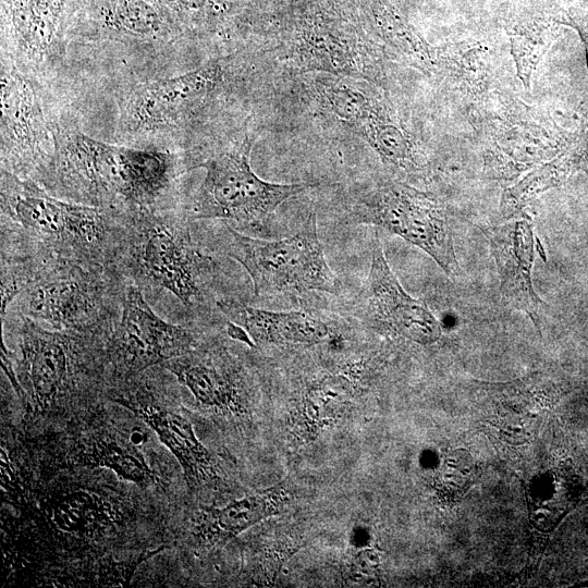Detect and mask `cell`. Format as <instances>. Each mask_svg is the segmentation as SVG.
<instances>
[{
  "label": "cell",
  "instance_id": "obj_14",
  "mask_svg": "<svg viewBox=\"0 0 588 588\" xmlns=\"http://www.w3.org/2000/svg\"><path fill=\"white\" fill-rule=\"evenodd\" d=\"M290 51L304 72L352 77H370L376 72L368 48L352 26L318 5L296 17Z\"/></svg>",
  "mask_w": 588,
  "mask_h": 588
},
{
  "label": "cell",
  "instance_id": "obj_24",
  "mask_svg": "<svg viewBox=\"0 0 588 588\" xmlns=\"http://www.w3.org/2000/svg\"><path fill=\"white\" fill-rule=\"evenodd\" d=\"M356 393L354 381L343 373H321L302 389L298 409L308 430H318L342 416Z\"/></svg>",
  "mask_w": 588,
  "mask_h": 588
},
{
  "label": "cell",
  "instance_id": "obj_12",
  "mask_svg": "<svg viewBox=\"0 0 588 588\" xmlns=\"http://www.w3.org/2000/svg\"><path fill=\"white\" fill-rule=\"evenodd\" d=\"M354 316L387 335L430 345L442 336V326L427 305L406 293L391 270L379 235L372 240L367 279L354 303Z\"/></svg>",
  "mask_w": 588,
  "mask_h": 588
},
{
  "label": "cell",
  "instance_id": "obj_29",
  "mask_svg": "<svg viewBox=\"0 0 588 588\" xmlns=\"http://www.w3.org/2000/svg\"><path fill=\"white\" fill-rule=\"evenodd\" d=\"M0 461L1 492L3 500L11 501L12 503L19 502L23 495L20 477L3 444L1 445Z\"/></svg>",
  "mask_w": 588,
  "mask_h": 588
},
{
  "label": "cell",
  "instance_id": "obj_8",
  "mask_svg": "<svg viewBox=\"0 0 588 588\" xmlns=\"http://www.w3.org/2000/svg\"><path fill=\"white\" fill-rule=\"evenodd\" d=\"M225 81L221 59L181 75L137 84L120 101V130L132 137L183 131L221 94Z\"/></svg>",
  "mask_w": 588,
  "mask_h": 588
},
{
  "label": "cell",
  "instance_id": "obj_2",
  "mask_svg": "<svg viewBox=\"0 0 588 588\" xmlns=\"http://www.w3.org/2000/svg\"><path fill=\"white\" fill-rule=\"evenodd\" d=\"M0 195L2 242L21 254L108 266L120 256L126 213L63 200L2 168Z\"/></svg>",
  "mask_w": 588,
  "mask_h": 588
},
{
  "label": "cell",
  "instance_id": "obj_5",
  "mask_svg": "<svg viewBox=\"0 0 588 588\" xmlns=\"http://www.w3.org/2000/svg\"><path fill=\"white\" fill-rule=\"evenodd\" d=\"M254 137L245 136L233 146L217 152L195 168L206 171L188 218L222 219L241 228H259L278 207L315 185L310 183H272L259 177L250 167Z\"/></svg>",
  "mask_w": 588,
  "mask_h": 588
},
{
  "label": "cell",
  "instance_id": "obj_28",
  "mask_svg": "<svg viewBox=\"0 0 588 588\" xmlns=\"http://www.w3.org/2000/svg\"><path fill=\"white\" fill-rule=\"evenodd\" d=\"M180 17L187 16H218L223 13L226 5L223 0H162Z\"/></svg>",
  "mask_w": 588,
  "mask_h": 588
},
{
  "label": "cell",
  "instance_id": "obj_15",
  "mask_svg": "<svg viewBox=\"0 0 588 588\" xmlns=\"http://www.w3.org/2000/svg\"><path fill=\"white\" fill-rule=\"evenodd\" d=\"M111 400L149 426L174 455L189 489L218 480L215 457L198 440L189 420L162 404L147 388L124 391Z\"/></svg>",
  "mask_w": 588,
  "mask_h": 588
},
{
  "label": "cell",
  "instance_id": "obj_27",
  "mask_svg": "<svg viewBox=\"0 0 588 588\" xmlns=\"http://www.w3.org/2000/svg\"><path fill=\"white\" fill-rule=\"evenodd\" d=\"M510 38L517 74L523 85L529 89L532 74L550 48L554 34L550 26L535 22L513 27Z\"/></svg>",
  "mask_w": 588,
  "mask_h": 588
},
{
  "label": "cell",
  "instance_id": "obj_32",
  "mask_svg": "<svg viewBox=\"0 0 588 588\" xmlns=\"http://www.w3.org/2000/svg\"><path fill=\"white\" fill-rule=\"evenodd\" d=\"M225 330H226V334L233 339V340H236L243 344H246L247 346L252 347V348H256L255 347V344L254 342L250 340L249 335L247 334V332L238 324H236L235 322H232L230 320L226 321L225 323Z\"/></svg>",
  "mask_w": 588,
  "mask_h": 588
},
{
  "label": "cell",
  "instance_id": "obj_16",
  "mask_svg": "<svg viewBox=\"0 0 588 588\" xmlns=\"http://www.w3.org/2000/svg\"><path fill=\"white\" fill-rule=\"evenodd\" d=\"M66 0H2L5 45L21 70L49 63L63 51Z\"/></svg>",
  "mask_w": 588,
  "mask_h": 588
},
{
  "label": "cell",
  "instance_id": "obj_9",
  "mask_svg": "<svg viewBox=\"0 0 588 588\" xmlns=\"http://www.w3.org/2000/svg\"><path fill=\"white\" fill-rule=\"evenodd\" d=\"M1 64V168L39 182L54 154L56 124L46 117L30 74L8 58Z\"/></svg>",
  "mask_w": 588,
  "mask_h": 588
},
{
  "label": "cell",
  "instance_id": "obj_19",
  "mask_svg": "<svg viewBox=\"0 0 588 588\" xmlns=\"http://www.w3.org/2000/svg\"><path fill=\"white\" fill-rule=\"evenodd\" d=\"M228 320L241 326L258 346H310L329 342L336 331L334 320L319 311H274L233 299L217 303Z\"/></svg>",
  "mask_w": 588,
  "mask_h": 588
},
{
  "label": "cell",
  "instance_id": "obj_30",
  "mask_svg": "<svg viewBox=\"0 0 588 588\" xmlns=\"http://www.w3.org/2000/svg\"><path fill=\"white\" fill-rule=\"evenodd\" d=\"M164 547L157 548L156 550L144 552L133 561L123 563H117L110 571L107 572L105 584L108 586H127L137 565L162 551Z\"/></svg>",
  "mask_w": 588,
  "mask_h": 588
},
{
  "label": "cell",
  "instance_id": "obj_23",
  "mask_svg": "<svg viewBox=\"0 0 588 588\" xmlns=\"http://www.w3.org/2000/svg\"><path fill=\"white\" fill-rule=\"evenodd\" d=\"M363 7L371 28L391 50L422 71L434 70V50L388 0H363Z\"/></svg>",
  "mask_w": 588,
  "mask_h": 588
},
{
  "label": "cell",
  "instance_id": "obj_18",
  "mask_svg": "<svg viewBox=\"0 0 588 588\" xmlns=\"http://www.w3.org/2000/svg\"><path fill=\"white\" fill-rule=\"evenodd\" d=\"M204 407L222 414L244 411L243 378L225 351L196 348L161 364Z\"/></svg>",
  "mask_w": 588,
  "mask_h": 588
},
{
  "label": "cell",
  "instance_id": "obj_22",
  "mask_svg": "<svg viewBox=\"0 0 588 588\" xmlns=\"http://www.w3.org/2000/svg\"><path fill=\"white\" fill-rule=\"evenodd\" d=\"M69 463L88 468H107L142 488L161 485L160 477L149 466L137 444L131 438L115 433L100 432L89 437Z\"/></svg>",
  "mask_w": 588,
  "mask_h": 588
},
{
  "label": "cell",
  "instance_id": "obj_25",
  "mask_svg": "<svg viewBox=\"0 0 588 588\" xmlns=\"http://www.w3.org/2000/svg\"><path fill=\"white\" fill-rule=\"evenodd\" d=\"M51 517L57 527L74 535H91L112 519L109 504L98 494L74 491L58 499Z\"/></svg>",
  "mask_w": 588,
  "mask_h": 588
},
{
  "label": "cell",
  "instance_id": "obj_3",
  "mask_svg": "<svg viewBox=\"0 0 588 588\" xmlns=\"http://www.w3.org/2000/svg\"><path fill=\"white\" fill-rule=\"evenodd\" d=\"M108 265L44 257L24 294L23 316L56 330L110 329L120 282Z\"/></svg>",
  "mask_w": 588,
  "mask_h": 588
},
{
  "label": "cell",
  "instance_id": "obj_4",
  "mask_svg": "<svg viewBox=\"0 0 588 588\" xmlns=\"http://www.w3.org/2000/svg\"><path fill=\"white\" fill-rule=\"evenodd\" d=\"M226 229L228 255L247 271L256 296L340 295L342 283L328 265L314 210L294 235L280 240L248 236L230 225Z\"/></svg>",
  "mask_w": 588,
  "mask_h": 588
},
{
  "label": "cell",
  "instance_id": "obj_10",
  "mask_svg": "<svg viewBox=\"0 0 588 588\" xmlns=\"http://www.w3.org/2000/svg\"><path fill=\"white\" fill-rule=\"evenodd\" d=\"M194 333L158 317L137 284L124 287L119 321L107 338L106 352L115 373L128 379L189 352Z\"/></svg>",
  "mask_w": 588,
  "mask_h": 588
},
{
  "label": "cell",
  "instance_id": "obj_11",
  "mask_svg": "<svg viewBox=\"0 0 588 588\" xmlns=\"http://www.w3.org/2000/svg\"><path fill=\"white\" fill-rule=\"evenodd\" d=\"M22 393L27 395L35 413L56 406L75 387L79 355L96 330H46L38 321L21 316Z\"/></svg>",
  "mask_w": 588,
  "mask_h": 588
},
{
  "label": "cell",
  "instance_id": "obj_13",
  "mask_svg": "<svg viewBox=\"0 0 588 588\" xmlns=\"http://www.w3.org/2000/svg\"><path fill=\"white\" fill-rule=\"evenodd\" d=\"M316 89L322 107L383 162L406 174L420 171L421 160L409 137L369 93L341 76L320 78Z\"/></svg>",
  "mask_w": 588,
  "mask_h": 588
},
{
  "label": "cell",
  "instance_id": "obj_17",
  "mask_svg": "<svg viewBox=\"0 0 588 588\" xmlns=\"http://www.w3.org/2000/svg\"><path fill=\"white\" fill-rule=\"evenodd\" d=\"M480 229L497 265L502 301L525 313L538 327L541 301L531 281L537 244L531 222L517 219Z\"/></svg>",
  "mask_w": 588,
  "mask_h": 588
},
{
  "label": "cell",
  "instance_id": "obj_26",
  "mask_svg": "<svg viewBox=\"0 0 588 588\" xmlns=\"http://www.w3.org/2000/svg\"><path fill=\"white\" fill-rule=\"evenodd\" d=\"M573 166V160L568 156H562L538 167L503 193L501 212L504 216L520 212L530 199L561 184L571 173Z\"/></svg>",
  "mask_w": 588,
  "mask_h": 588
},
{
  "label": "cell",
  "instance_id": "obj_31",
  "mask_svg": "<svg viewBox=\"0 0 588 588\" xmlns=\"http://www.w3.org/2000/svg\"><path fill=\"white\" fill-rule=\"evenodd\" d=\"M353 565L359 573L368 574L376 568L377 556L372 551H362L355 556Z\"/></svg>",
  "mask_w": 588,
  "mask_h": 588
},
{
  "label": "cell",
  "instance_id": "obj_21",
  "mask_svg": "<svg viewBox=\"0 0 588 588\" xmlns=\"http://www.w3.org/2000/svg\"><path fill=\"white\" fill-rule=\"evenodd\" d=\"M290 498L286 483L281 482L223 507H204L196 516L194 536L205 547L224 544L257 523L281 513Z\"/></svg>",
  "mask_w": 588,
  "mask_h": 588
},
{
  "label": "cell",
  "instance_id": "obj_20",
  "mask_svg": "<svg viewBox=\"0 0 588 588\" xmlns=\"http://www.w3.org/2000/svg\"><path fill=\"white\" fill-rule=\"evenodd\" d=\"M89 22L100 36L163 45L181 33L180 16L162 0H91Z\"/></svg>",
  "mask_w": 588,
  "mask_h": 588
},
{
  "label": "cell",
  "instance_id": "obj_1",
  "mask_svg": "<svg viewBox=\"0 0 588 588\" xmlns=\"http://www.w3.org/2000/svg\"><path fill=\"white\" fill-rule=\"evenodd\" d=\"M54 137L52 160L38 184L71 201L126 215L156 210L179 175L168 151L107 144L57 125Z\"/></svg>",
  "mask_w": 588,
  "mask_h": 588
},
{
  "label": "cell",
  "instance_id": "obj_7",
  "mask_svg": "<svg viewBox=\"0 0 588 588\" xmlns=\"http://www.w3.org/2000/svg\"><path fill=\"white\" fill-rule=\"evenodd\" d=\"M350 218L399 235L428 254L446 274L457 272L450 222L432 195L402 182L382 181L357 193Z\"/></svg>",
  "mask_w": 588,
  "mask_h": 588
},
{
  "label": "cell",
  "instance_id": "obj_6",
  "mask_svg": "<svg viewBox=\"0 0 588 588\" xmlns=\"http://www.w3.org/2000/svg\"><path fill=\"white\" fill-rule=\"evenodd\" d=\"M120 258L138 281L173 294L191 308L203 297L208 258L196 248L187 225L156 210L127 215Z\"/></svg>",
  "mask_w": 588,
  "mask_h": 588
}]
</instances>
